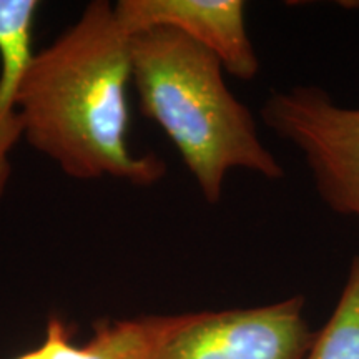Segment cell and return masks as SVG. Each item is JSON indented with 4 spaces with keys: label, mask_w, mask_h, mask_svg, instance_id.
<instances>
[{
    "label": "cell",
    "mask_w": 359,
    "mask_h": 359,
    "mask_svg": "<svg viewBox=\"0 0 359 359\" xmlns=\"http://www.w3.org/2000/svg\"><path fill=\"white\" fill-rule=\"evenodd\" d=\"M156 318L103 323L83 346H74L67 327L53 318L42 348L48 359H147L156 333Z\"/></svg>",
    "instance_id": "obj_7"
},
{
    "label": "cell",
    "mask_w": 359,
    "mask_h": 359,
    "mask_svg": "<svg viewBox=\"0 0 359 359\" xmlns=\"http://www.w3.org/2000/svg\"><path fill=\"white\" fill-rule=\"evenodd\" d=\"M12 0H0V29H2L4 22H6L8 12H11Z\"/></svg>",
    "instance_id": "obj_9"
},
{
    "label": "cell",
    "mask_w": 359,
    "mask_h": 359,
    "mask_svg": "<svg viewBox=\"0 0 359 359\" xmlns=\"http://www.w3.org/2000/svg\"><path fill=\"white\" fill-rule=\"evenodd\" d=\"M259 118L299 151L327 208L359 219V109L316 85H294L269 93Z\"/></svg>",
    "instance_id": "obj_3"
},
{
    "label": "cell",
    "mask_w": 359,
    "mask_h": 359,
    "mask_svg": "<svg viewBox=\"0 0 359 359\" xmlns=\"http://www.w3.org/2000/svg\"><path fill=\"white\" fill-rule=\"evenodd\" d=\"M39 7L35 0H13L0 29V196L11 175L7 156L22 137L17 97L34 57L32 29Z\"/></svg>",
    "instance_id": "obj_6"
},
{
    "label": "cell",
    "mask_w": 359,
    "mask_h": 359,
    "mask_svg": "<svg viewBox=\"0 0 359 359\" xmlns=\"http://www.w3.org/2000/svg\"><path fill=\"white\" fill-rule=\"evenodd\" d=\"M17 359H48V358H47V354H45L43 348L40 346L39 349H35V351L22 354V356H19Z\"/></svg>",
    "instance_id": "obj_10"
},
{
    "label": "cell",
    "mask_w": 359,
    "mask_h": 359,
    "mask_svg": "<svg viewBox=\"0 0 359 359\" xmlns=\"http://www.w3.org/2000/svg\"><path fill=\"white\" fill-rule=\"evenodd\" d=\"M130 42L115 7L97 0L27 67L17 97L22 135L70 177L148 187L167 173L163 160L135 155L127 143Z\"/></svg>",
    "instance_id": "obj_1"
},
{
    "label": "cell",
    "mask_w": 359,
    "mask_h": 359,
    "mask_svg": "<svg viewBox=\"0 0 359 359\" xmlns=\"http://www.w3.org/2000/svg\"><path fill=\"white\" fill-rule=\"evenodd\" d=\"M303 296L257 308L156 318L147 359H304L314 331Z\"/></svg>",
    "instance_id": "obj_4"
},
{
    "label": "cell",
    "mask_w": 359,
    "mask_h": 359,
    "mask_svg": "<svg viewBox=\"0 0 359 359\" xmlns=\"http://www.w3.org/2000/svg\"><path fill=\"white\" fill-rule=\"evenodd\" d=\"M130 57L142 115L167 133L208 203H218L233 170L271 182L285 178L253 114L228 88L212 52L158 27L132 35Z\"/></svg>",
    "instance_id": "obj_2"
},
{
    "label": "cell",
    "mask_w": 359,
    "mask_h": 359,
    "mask_svg": "<svg viewBox=\"0 0 359 359\" xmlns=\"http://www.w3.org/2000/svg\"><path fill=\"white\" fill-rule=\"evenodd\" d=\"M304 359H359V255L349 264L336 308L314 334Z\"/></svg>",
    "instance_id": "obj_8"
},
{
    "label": "cell",
    "mask_w": 359,
    "mask_h": 359,
    "mask_svg": "<svg viewBox=\"0 0 359 359\" xmlns=\"http://www.w3.org/2000/svg\"><path fill=\"white\" fill-rule=\"evenodd\" d=\"M115 13L132 35L173 29L212 52L233 77L253 80L259 74L241 0H120Z\"/></svg>",
    "instance_id": "obj_5"
}]
</instances>
